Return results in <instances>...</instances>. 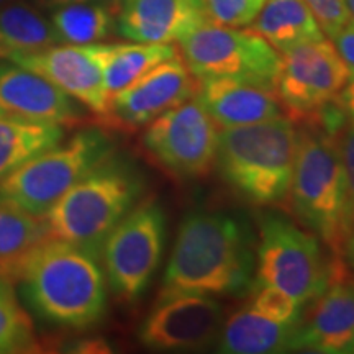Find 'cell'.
Returning <instances> with one entry per match:
<instances>
[{
	"label": "cell",
	"mask_w": 354,
	"mask_h": 354,
	"mask_svg": "<svg viewBox=\"0 0 354 354\" xmlns=\"http://www.w3.org/2000/svg\"><path fill=\"white\" fill-rule=\"evenodd\" d=\"M2 276L19 286L33 313L53 325L91 328L107 308L99 254L73 243L48 236Z\"/></svg>",
	"instance_id": "obj_1"
},
{
	"label": "cell",
	"mask_w": 354,
	"mask_h": 354,
	"mask_svg": "<svg viewBox=\"0 0 354 354\" xmlns=\"http://www.w3.org/2000/svg\"><path fill=\"white\" fill-rule=\"evenodd\" d=\"M254 234L238 216L196 212L180 223L161 292L241 295L253 289Z\"/></svg>",
	"instance_id": "obj_2"
},
{
	"label": "cell",
	"mask_w": 354,
	"mask_h": 354,
	"mask_svg": "<svg viewBox=\"0 0 354 354\" xmlns=\"http://www.w3.org/2000/svg\"><path fill=\"white\" fill-rule=\"evenodd\" d=\"M297 138V128L287 117L223 128L215 165L225 183L248 202H282L289 194Z\"/></svg>",
	"instance_id": "obj_3"
},
{
	"label": "cell",
	"mask_w": 354,
	"mask_h": 354,
	"mask_svg": "<svg viewBox=\"0 0 354 354\" xmlns=\"http://www.w3.org/2000/svg\"><path fill=\"white\" fill-rule=\"evenodd\" d=\"M141 190L143 180L135 167L112 153L43 215L48 236L100 256L102 243L135 207Z\"/></svg>",
	"instance_id": "obj_4"
},
{
	"label": "cell",
	"mask_w": 354,
	"mask_h": 354,
	"mask_svg": "<svg viewBox=\"0 0 354 354\" xmlns=\"http://www.w3.org/2000/svg\"><path fill=\"white\" fill-rule=\"evenodd\" d=\"M304 125L287 196L300 223L320 236L333 256H343L344 172L338 145L318 123Z\"/></svg>",
	"instance_id": "obj_5"
},
{
	"label": "cell",
	"mask_w": 354,
	"mask_h": 354,
	"mask_svg": "<svg viewBox=\"0 0 354 354\" xmlns=\"http://www.w3.org/2000/svg\"><path fill=\"white\" fill-rule=\"evenodd\" d=\"M112 141L102 130L76 133L24 162L0 179V202L43 216L92 167L112 154Z\"/></svg>",
	"instance_id": "obj_6"
},
{
	"label": "cell",
	"mask_w": 354,
	"mask_h": 354,
	"mask_svg": "<svg viewBox=\"0 0 354 354\" xmlns=\"http://www.w3.org/2000/svg\"><path fill=\"white\" fill-rule=\"evenodd\" d=\"M330 274L331 259L323 256L317 234L276 212L259 216L254 284L277 287L304 305L326 289Z\"/></svg>",
	"instance_id": "obj_7"
},
{
	"label": "cell",
	"mask_w": 354,
	"mask_h": 354,
	"mask_svg": "<svg viewBox=\"0 0 354 354\" xmlns=\"http://www.w3.org/2000/svg\"><path fill=\"white\" fill-rule=\"evenodd\" d=\"M184 63L197 81L236 77L276 87L281 55L251 30L205 21L179 39Z\"/></svg>",
	"instance_id": "obj_8"
},
{
	"label": "cell",
	"mask_w": 354,
	"mask_h": 354,
	"mask_svg": "<svg viewBox=\"0 0 354 354\" xmlns=\"http://www.w3.org/2000/svg\"><path fill=\"white\" fill-rule=\"evenodd\" d=\"M166 218L154 201L131 209L102 243L100 254L110 289L123 300H136L161 263Z\"/></svg>",
	"instance_id": "obj_9"
},
{
	"label": "cell",
	"mask_w": 354,
	"mask_h": 354,
	"mask_svg": "<svg viewBox=\"0 0 354 354\" xmlns=\"http://www.w3.org/2000/svg\"><path fill=\"white\" fill-rule=\"evenodd\" d=\"M216 123L198 100H185L148 123L146 154L177 179H201L215 166Z\"/></svg>",
	"instance_id": "obj_10"
},
{
	"label": "cell",
	"mask_w": 354,
	"mask_h": 354,
	"mask_svg": "<svg viewBox=\"0 0 354 354\" xmlns=\"http://www.w3.org/2000/svg\"><path fill=\"white\" fill-rule=\"evenodd\" d=\"M351 74L333 41L326 38L290 48L281 55L276 91L294 123H310L338 97Z\"/></svg>",
	"instance_id": "obj_11"
},
{
	"label": "cell",
	"mask_w": 354,
	"mask_h": 354,
	"mask_svg": "<svg viewBox=\"0 0 354 354\" xmlns=\"http://www.w3.org/2000/svg\"><path fill=\"white\" fill-rule=\"evenodd\" d=\"M221 328L223 308L210 295L161 292L141 325L140 339L158 351H185L209 346Z\"/></svg>",
	"instance_id": "obj_12"
},
{
	"label": "cell",
	"mask_w": 354,
	"mask_h": 354,
	"mask_svg": "<svg viewBox=\"0 0 354 354\" xmlns=\"http://www.w3.org/2000/svg\"><path fill=\"white\" fill-rule=\"evenodd\" d=\"M197 79L179 55L162 61L131 86L109 97L104 122L120 130L135 131L172 107L192 99Z\"/></svg>",
	"instance_id": "obj_13"
},
{
	"label": "cell",
	"mask_w": 354,
	"mask_h": 354,
	"mask_svg": "<svg viewBox=\"0 0 354 354\" xmlns=\"http://www.w3.org/2000/svg\"><path fill=\"white\" fill-rule=\"evenodd\" d=\"M109 44H55L41 51L13 53L12 63L39 74L91 110L104 115L109 94L104 86V61Z\"/></svg>",
	"instance_id": "obj_14"
},
{
	"label": "cell",
	"mask_w": 354,
	"mask_h": 354,
	"mask_svg": "<svg viewBox=\"0 0 354 354\" xmlns=\"http://www.w3.org/2000/svg\"><path fill=\"white\" fill-rule=\"evenodd\" d=\"M295 349L323 354L354 353V276L343 256L331 258L328 286L313 300L307 318L300 320Z\"/></svg>",
	"instance_id": "obj_15"
},
{
	"label": "cell",
	"mask_w": 354,
	"mask_h": 354,
	"mask_svg": "<svg viewBox=\"0 0 354 354\" xmlns=\"http://www.w3.org/2000/svg\"><path fill=\"white\" fill-rule=\"evenodd\" d=\"M0 118L69 125L81 109L66 92L33 71L0 64Z\"/></svg>",
	"instance_id": "obj_16"
},
{
	"label": "cell",
	"mask_w": 354,
	"mask_h": 354,
	"mask_svg": "<svg viewBox=\"0 0 354 354\" xmlns=\"http://www.w3.org/2000/svg\"><path fill=\"white\" fill-rule=\"evenodd\" d=\"M205 21L203 0H122L115 25L131 41L171 44Z\"/></svg>",
	"instance_id": "obj_17"
},
{
	"label": "cell",
	"mask_w": 354,
	"mask_h": 354,
	"mask_svg": "<svg viewBox=\"0 0 354 354\" xmlns=\"http://www.w3.org/2000/svg\"><path fill=\"white\" fill-rule=\"evenodd\" d=\"M197 100L221 128L243 127L282 117L276 87L236 77L197 81Z\"/></svg>",
	"instance_id": "obj_18"
},
{
	"label": "cell",
	"mask_w": 354,
	"mask_h": 354,
	"mask_svg": "<svg viewBox=\"0 0 354 354\" xmlns=\"http://www.w3.org/2000/svg\"><path fill=\"white\" fill-rule=\"evenodd\" d=\"M302 320V318H300ZM299 322L281 323L248 307L233 313L220 331L218 351L227 354H271L295 349Z\"/></svg>",
	"instance_id": "obj_19"
},
{
	"label": "cell",
	"mask_w": 354,
	"mask_h": 354,
	"mask_svg": "<svg viewBox=\"0 0 354 354\" xmlns=\"http://www.w3.org/2000/svg\"><path fill=\"white\" fill-rule=\"evenodd\" d=\"M250 30L263 37L279 53L325 38L304 0H266L258 17L251 21Z\"/></svg>",
	"instance_id": "obj_20"
},
{
	"label": "cell",
	"mask_w": 354,
	"mask_h": 354,
	"mask_svg": "<svg viewBox=\"0 0 354 354\" xmlns=\"http://www.w3.org/2000/svg\"><path fill=\"white\" fill-rule=\"evenodd\" d=\"M61 125L0 118V179L63 141Z\"/></svg>",
	"instance_id": "obj_21"
},
{
	"label": "cell",
	"mask_w": 354,
	"mask_h": 354,
	"mask_svg": "<svg viewBox=\"0 0 354 354\" xmlns=\"http://www.w3.org/2000/svg\"><path fill=\"white\" fill-rule=\"evenodd\" d=\"M176 55L177 50L171 44H109L104 61V86L109 97L131 86L154 66Z\"/></svg>",
	"instance_id": "obj_22"
},
{
	"label": "cell",
	"mask_w": 354,
	"mask_h": 354,
	"mask_svg": "<svg viewBox=\"0 0 354 354\" xmlns=\"http://www.w3.org/2000/svg\"><path fill=\"white\" fill-rule=\"evenodd\" d=\"M0 33L13 53L41 51L61 43L51 20L37 8L10 0L0 7Z\"/></svg>",
	"instance_id": "obj_23"
},
{
	"label": "cell",
	"mask_w": 354,
	"mask_h": 354,
	"mask_svg": "<svg viewBox=\"0 0 354 354\" xmlns=\"http://www.w3.org/2000/svg\"><path fill=\"white\" fill-rule=\"evenodd\" d=\"M50 20L61 43L92 44L112 33L115 13L102 2H81L55 8Z\"/></svg>",
	"instance_id": "obj_24"
},
{
	"label": "cell",
	"mask_w": 354,
	"mask_h": 354,
	"mask_svg": "<svg viewBox=\"0 0 354 354\" xmlns=\"http://www.w3.org/2000/svg\"><path fill=\"white\" fill-rule=\"evenodd\" d=\"M46 238L43 216L0 202V274Z\"/></svg>",
	"instance_id": "obj_25"
},
{
	"label": "cell",
	"mask_w": 354,
	"mask_h": 354,
	"mask_svg": "<svg viewBox=\"0 0 354 354\" xmlns=\"http://www.w3.org/2000/svg\"><path fill=\"white\" fill-rule=\"evenodd\" d=\"M33 323L13 294L0 295V354L37 351Z\"/></svg>",
	"instance_id": "obj_26"
},
{
	"label": "cell",
	"mask_w": 354,
	"mask_h": 354,
	"mask_svg": "<svg viewBox=\"0 0 354 354\" xmlns=\"http://www.w3.org/2000/svg\"><path fill=\"white\" fill-rule=\"evenodd\" d=\"M254 294L250 307L274 322L290 323L302 318V304L284 290L268 284H253Z\"/></svg>",
	"instance_id": "obj_27"
},
{
	"label": "cell",
	"mask_w": 354,
	"mask_h": 354,
	"mask_svg": "<svg viewBox=\"0 0 354 354\" xmlns=\"http://www.w3.org/2000/svg\"><path fill=\"white\" fill-rule=\"evenodd\" d=\"M344 172V214L343 236L344 245L354 228V123L346 120L335 133Z\"/></svg>",
	"instance_id": "obj_28"
},
{
	"label": "cell",
	"mask_w": 354,
	"mask_h": 354,
	"mask_svg": "<svg viewBox=\"0 0 354 354\" xmlns=\"http://www.w3.org/2000/svg\"><path fill=\"white\" fill-rule=\"evenodd\" d=\"M209 19L216 25L250 26L263 8L266 0H203Z\"/></svg>",
	"instance_id": "obj_29"
},
{
	"label": "cell",
	"mask_w": 354,
	"mask_h": 354,
	"mask_svg": "<svg viewBox=\"0 0 354 354\" xmlns=\"http://www.w3.org/2000/svg\"><path fill=\"white\" fill-rule=\"evenodd\" d=\"M320 25L322 32L333 38L351 20V13L344 0H304Z\"/></svg>",
	"instance_id": "obj_30"
},
{
	"label": "cell",
	"mask_w": 354,
	"mask_h": 354,
	"mask_svg": "<svg viewBox=\"0 0 354 354\" xmlns=\"http://www.w3.org/2000/svg\"><path fill=\"white\" fill-rule=\"evenodd\" d=\"M339 56L343 57L344 64L348 66L349 74L354 77V20L351 19L338 33L331 38Z\"/></svg>",
	"instance_id": "obj_31"
},
{
	"label": "cell",
	"mask_w": 354,
	"mask_h": 354,
	"mask_svg": "<svg viewBox=\"0 0 354 354\" xmlns=\"http://www.w3.org/2000/svg\"><path fill=\"white\" fill-rule=\"evenodd\" d=\"M335 102L343 110V113L346 115L348 120L354 123V77L349 79L346 86L343 87V91L335 99Z\"/></svg>",
	"instance_id": "obj_32"
},
{
	"label": "cell",
	"mask_w": 354,
	"mask_h": 354,
	"mask_svg": "<svg viewBox=\"0 0 354 354\" xmlns=\"http://www.w3.org/2000/svg\"><path fill=\"white\" fill-rule=\"evenodd\" d=\"M39 6L44 8H59L64 6H69V3H81V2H102V0H37ZM104 3V2H102Z\"/></svg>",
	"instance_id": "obj_33"
},
{
	"label": "cell",
	"mask_w": 354,
	"mask_h": 354,
	"mask_svg": "<svg viewBox=\"0 0 354 354\" xmlns=\"http://www.w3.org/2000/svg\"><path fill=\"white\" fill-rule=\"evenodd\" d=\"M343 254L346 256V258L349 259V263L354 266V228H353V232L349 233V236H348V240H346V245H344Z\"/></svg>",
	"instance_id": "obj_34"
},
{
	"label": "cell",
	"mask_w": 354,
	"mask_h": 354,
	"mask_svg": "<svg viewBox=\"0 0 354 354\" xmlns=\"http://www.w3.org/2000/svg\"><path fill=\"white\" fill-rule=\"evenodd\" d=\"M12 48L8 46L6 38L2 37V33H0V59H10L12 56Z\"/></svg>",
	"instance_id": "obj_35"
},
{
	"label": "cell",
	"mask_w": 354,
	"mask_h": 354,
	"mask_svg": "<svg viewBox=\"0 0 354 354\" xmlns=\"http://www.w3.org/2000/svg\"><path fill=\"white\" fill-rule=\"evenodd\" d=\"M6 294H13V292H12L10 282H8L7 279L0 274V295H6Z\"/></svg>",
	"instance_id": "obj_36"
},
{
	"label": "cell",
	"mask_w": 354,
	"mask_h": 354,
	"mask_svg": "<svg viewBox=\"0 0 354 354\" xmlns=\"http://www.w3.org/2000/svg\"><path fill=\"white\" fill-rule=\"evenodd\" d=\"M102 2H104L105 6H107V7L112 8L113 13H117L118 7H120V2H122V0H102Z\"/></svg>",
	"instance_id": "obj_37"
},
{
	"label": "cell",
	"mask_w": 354,
	"mask_h": 354,
	"mask_svg": "<svg viewBox=\"0 0 354 354\" xmlns=\"http://www.w3.org/2000/svg\"><path fill=\"white\" fill-rule=\"evenodd\" d=\"M344 2H346L348 10H349V13H351V19L354 20V0H344Z\"/></svg>",
	"instance_id": "obj_38"
},
{
	"label": "cell",
	"mask_w": 354,
	"mask_h": 354,
	"mask_svg": "<svg viewBox=\"0 0 354 354\" xmlns=\"http://www.w3.org/2000/svg\"><path fill=\"white\" fill-rule=\"evenodd\" d=\"M7 2H8V0H0V7H2L3 3H7Z\"/></svg>",
	"instance_id": "obj_39"
}]
</instances>
